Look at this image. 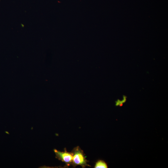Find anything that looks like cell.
Returning a JSON list of instances; mask_svg holds the SVG:
<instances>
[{
  "mask_svg": "<svg viewBox=\"0 0 168 168\" xmlns=\"http://www.w3.org/2000/svg\"><path fill=\"white\" fill-rule=\"evenodd\" d=\"M56 155V158L64 162L67 166L72 165V155L71 152H69L65 149L64 152H61L56 149L54 150Z\"/></svg>",
  "mask_w": 168,
  "mask_h": 168,
  "instance_id": "cell-2",
  "label": "cell"
},
{
  "mask_svg": "<svg viewBox=\"0 0 168 168\" xmlns=\"http://www.w3.org/2000/svg\"><path fill=\"white\" fill-rule=\"evenodd\" d=\"M72 155V165L74 166L80 165L82 168L86 166H91L87 163L88 162L86 159V157L83 151L79 147H75L71 152Z\"/></svg>",
  "mask_w": 168,
  "mask_h": 168,
  "instance_id": "cell-1",
  "label": "cell"
},
{
  "mask_svg": "<svg viewBox=\"0 0 168 168\" xmlns=\"http://www.w3.org/2000/svg\"><path fill=\"white\" fill-rule=\"evenodd\" d=\"M94 168H107L108 166L105 161L99 160L96 162Z\"/></svg>",
  "mask_w": 168,
  "mask_h": 168,
  "instance_id": "cell-3",
  "label": "cell"
}]
</instances>
